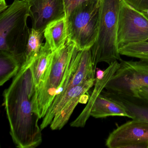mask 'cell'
<instances>
[{"label":"cell","instance_id":"1","mask_svg":"<svg viewBox=\"0 0 148 148\" xmlns=\"http://www.w3.org/2000/svg\"><path fill=\"white\" fill-rule=\"evenodd\" d=\"M30 66L21 67L3 93L10 133L18 148H35L42 142L38 115L34 112L36 90Z\"/></svg>","mask_w":148,"mask_h":148},{"label":"cell","instance_id":"2","mask_svg":"<svg viewBox=\"0 0 148 148\" xmlns=\"http://www.w3.org/2000/svg\"><path fill=\"white\" fill-rule=\"evenodd\" d=\"M29 16L27 0H14L0 14V51L14 56L21 67L24 64L25 51L30 36L27 25Z\"/></svg>","mask_w":148,"mask_h":148},{"label":"cell","instance_id":"3","mask_svg":"<svg viewBox=\"0 0 148 148\" xmlns=\"http://www.w3.org/2000/svg\"><path fill=\"white\" fill-rule=\"evenodd\" d=\"M120 0H101L97 40L91 48L95 69L98 63L121 60L116 37Z\"/></svg>","mask_w":148,"mask_h":148},{"label":"cell","instance_id":"4","mask_svg":"<svg viewBox=\"0 0 148 148\" xmlns=\"http://www.w3.org/2000/svg\"><path fill=\"white\" fill-rule=\"evenodd\" d=\"M75 47V44L67 38L64 46L53 52L47 70L36 90L34 112L40 119L45 117L52 103Z\"/></svg>","mask_w":148,"mask_h":148},{"label":"cell","instance_id":"5","mask_svg":"<svg viewBox=\"0 0 148 148\" xmlns=\"http://www.w3.org/2000/svg\"><path fill=\"white\" fill-rule=\"evenodd\" d=\"M101 0H88L67 17L68 39L80 50L91 49L97 40Z\"/></svg>","mask_w":148,"mask_h":148},{"label":"cell","instance_id":"6","mask_svg":"<svg viewBox=\"0 0 148 148\" xmlns=\"http://www.w3.org/2000/svg\"><path fill=\"white\" fill-rule=\"evenodd\" d=\"M148 40V19L125 0H120L116 37L118 50Z\"/></svg>","mask_w":148,"mask_h":148},{"label":"cell","instance_id":"7","mask_svg":"<svg viewBox=\"0 0 148 148\" xmlns=\"http://www.w3.org/2000/svg\"><path fill=\"white\" fill-rule=\"evenodd\" d=\"M95 81V78L91 79L66 90L59 100L49 107L40 125L41 130L49 125L53 130L62 129L68 122L83 96L94 85Z\"/></svg>","mask_w":148,"mask_h":148},{"label":"cell","instance_id":"8","mask_svg":"<svg viewBox=\"0 0 148 148\" xmlns=\"http://www.w3.org/2000/svg\"><path fill=\"white\" fill-rule=\"evenodd\" d=\"M120 61L118 69L105 89L135 96L140 87L148 86V62L140 60Z\"/></svg>","mask_w":148,"mask_h":148},{"label":"cell","instance_id":"9","mask_svg":"<svg viewBox=\"0 0 148 148\" xmlns=\"http://www.w3.org/2000/svg\"><path fill=\"white\" fill-rule=\"evenodd\" d=\"M109 148H148V122L132 119L117 126L106 141Z\"/></svg>","mask_w":148,"mask_h":148},{"label":"cell","instance_id":"10","mask_svg":"<svg viewBox=\"0 0 148 148\" xmlns=\"http://www.w3.org/2000/svg\"><path fill=\"white\" fill-rule=\"evenodd\" d=\"M32 28L45 31L48 24L66 16L64 0H27Z\"/></svg>","mask_w":148,"mask_h":148},{"label":"cell","instance_id":"11","mask_svg":"<svg viewBox=\"0 0 148 148\" xmlns=\"http://www.w3.org/2000/svg\"><path fill=\"white\" fill-rule=\"evenodd\" d=\"M102 93L121 104L128 113L129 118L148 122V99L140 96L104 90Z\"/></svg>","mask_w":148,"mask_h":148},{"label":"cell","instance_id":"12","mask_svg":"<svg viewBox=\"0 0 148 148\" xmlns=\"http://www.w3.org/2000/svg\"><path fill=\"white\" fill-rule=\"evenodd\" d=\"M119 63L118 60L114 61L109 65V66L105 70L104 75L101 79L96 78L94 88L91 95L88 100L87 105L83 110L79 116L71 124V126L73 127H84L90 116L91 108L96 99L102 91L105 89L106 85L111 80L112 78L119 67Z\"/></svg>","mask_w":148,"mask_h":148},{"label":"cell","instance_id":"13","mask_svg":"<svg viewBox=\"0 0 148 148\" xmlns=\"http://www.w3.org/2000/svg\"><path fill=\"white\" fill-rule=\"evenodd\" d=\"M45 43L53 52L64 46L68 38V27L66 16L52 21L44 31Z\"/></svg>","mask_w":148,"mask_h":148},{"label":"cell","instance_id":"14","mask_svg":"<svg viewBox=\"0 0 148 148\" xmlns=\"http://www.w3.org/2000/svg\"><path fill=\"white\" fill-rule=\"evenodd\" d=\"M90 116L95 118L113 116L129 118L125 109L121 104L109 98L102 92L94 101L91 108Z\"/></svg>","mask_w":148,"mask_h":148},{"label":"cell","instance_id":"15","mask_svg":"<svg viewBox=\"0 0 148 148\" xmlns=\"http://www.w3.org/2000/svg\"><path fill=\"white\" fill-rule=\"evenodd\" d=\"M95 72L96 69L92 63L91 49L83 50L76 71L64 93L71 87L79 85L89 79L95 78Z\"/></svg>","mask_w":148,"mask_h":148},{"label":"cell","instance_id":"16","mask_svg":"<svg viewBox=\"0 0 148 148\" xmlns=\"http://www.w3.org/2000/svg\"><path fill=\"white\" fill-rule=\"evenodd\" d=\"M52 55L53 51L49 46L46 43L43 44L38 56L30 66L36 90L40 86Z\"/></svg>","mask_w":148,"mask_h":148},{"label":"cell","instance_id":"17","mask_svg":"<svg viewBox=\"0 0 148 148\" xmlns=\"http://www.w3.org/2000/svg\"><path fill=\"white\" fill-rule=\"evenodd\" d=\"M21 68L18 61L12 54L0 51V85L2 86L17 75Z\"/></svg>","mask_w":148,"mask_h":148},{"label":"cell","instance_id":"18","mask_svg":"<svg viewBox=\"0 0 148 148\" xmlns=\"http://www.w3.org/2000/svg\"><path fill=\"white\" fill-rule=\"evenodd\" d=\"M44 31L35 30L32 28L30 31L29 40L26 47L23 65H31L34 59L38 56L43 45Z\"/></svg>","mask_w":148,"mask_h":148},{"label":"cell","instance_id":"19","mask_svg":"<svg viewBox=\"0 0 148 148\" xmlns=\"http://www.w3.org/2000/svg\"><path fill=\"white\" fill-rule=\"evenodd\" d=\"M118 51L120 55L148 62V40L127 45L119 48Z\"/></svg>","mask_w":148,"mask_h":148},{"label":"cell","instance_id":"20","mask_svg":"<svg viewBox=\"0 0 148 148\" xmlns=\"http://www.w3.org/2000/svg\"><path fill=\"white\" fill-rule=\"evenodd\" d=\"M88 0H64L65 9L66 16H69L71 12L77 6Z\"/></svg>","mask_w":148,"mask_h":148},{"label":"cell","instance_id":"21","mask_svg":"<svg viewBox=\"0 0 148 148\" xmlns=\"http://www.w3.org/2000/svg\"><path fill=\"white\" fill-rule=\"evenodd\" d=\"M137 10L140 12L148 9V0H125Z\"/></svg>","mask_w":148,"mask_h":148},{"label":"cell","instance_id":"22","mask_svg":"<svg viewBox=\"0 0 148 148\" xmlns=\"http://www.w3.org/2000/svg\"><path fill=\"white\" fill-rule=\"evenodd\" d=\"M135 96H140L148 99V86L140 87L136 92Z\"/></svg>","mask_w":148,"mask_h":148},{"label":"cell","instance_id":"23","mask_svg":"<svg viewBox=\"0 0 148 148\" xmlns=\"http://www.w3.org/2000/svg\"><path fill=\"white\" fill-rule=\"evenodd\" d=\"M8 7L5 0H0V12H2Z\"/></svg>","mask_w":148,"mask_h":148},{"label":"cell","instance_id":"24","mask_svg":"<svg viewBox=\"0 0 148 148\" xmlns=\"http://www.w3.org/2000/svg\"><path fill=\"white\" fill-rule=\"evenodd\" d=\"M142 13L144 15V16L148 19V9L142 11Z\"/></svg>","mask_w":148,"mask_h":148}]
</instances>
